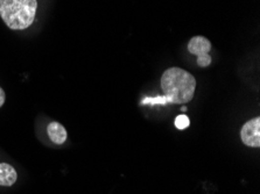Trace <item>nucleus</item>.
<instances>
[{
	"label": "nucleus",
	"instance_id": "1",
	"mask_svg": "<svg viewBox=\"0 0 260 194\" xmlns=\"http://www.w3.org/2000/svg\"><path fill=\"white\" fill-rule=\"evenodd\" d=\"M161 89L167 102L187 104L194 97L196 79L186 70L171 68L165 71L161 77Z\"/></svg>",
	"mask_w": 260,
	"mask_h": 194
},
{
	"label": "nucleus",
	"instance_id": "2",
	"mask_svg": "<svg viewBox=\"0 0 260 194\" xmlns=\"http://www.w3.org/2000/svg\"><path fill=\"white\" fill-rule=\"evenodd\" d=\"M37 9V0H0V17L13 30L28 28L34 22Z\"/></svg>",
	"mask_w": 260,
	"mask_h": 194
},
{
	"label": "nucleus",
	"instance_id": "3",
	"mask_svg": "<svg viewBox=\"0 0 260 194\" xmlns=\"http://www.w3.org/2000/svg\"><path fill=\"white\" fill-rule=\"evenodd\" d=\"M211 50V43L203 36L192 37L188 43V51L198 56V64L201 68H207L211 64V57L209 51Z\"/></svg>",
	"mask_w": 260,
	"mask_h": 194
},
{
	"label": "nucleus",
	"instance_id": "4",
	"mask_svg": "<svg viewBox=\"0 0 260 194\" xmlns=\"http://www.w3.org/2000/svg\"><path fill=\"white\" fill-rule=\"evenodd\" d=\"M260 119L254 118L252 120L247 121L245 125L242 127L240 130V138L242 142L251 148H259L260 146Z\"/></svg>",
	"mask_w": 260,
	"mask_h": 194
},
{
	"label": "nucleus",
	"instance_id": "5",
	"mask_svg": "<svg viewBox=\"0 0 260 194\" xmlns=\"http://www.w3.org/2000/svg\"><path fill=\"white\" fill-rule=\"evenodd\" d=\"M47 133H48L50 141L55 144H63L68 137L66 128L58 122H50L47 127Z\"/></svg>",
	"mask_w": 260,
	"mask_h": 194
},
{
	"label": "nucleus",
	"instance_id": "6",
	"mask_svg": "<svg viewBox=\"0 0 260 194\" xmlns=\"http://www.w3.org/2000/svg\"><path fill=\"white\" fill-rule=\"evenodd\" d=\"M17 171L7 163H0V186H12L17 181Z\"/></svg>",
	"mask_w": 260,
	"mask_h": 194
},
{
	"label": "nucleus",
	"instance_id": "7",
	"mask_svg": "<svg viewBox=\"0 0 260 194\" xmlns=\"http://www.w3.org/2000/svg\"><path fill=\"white\" fill-rule=\"evenodd\" d=\"M189 124H190V121H189L188 117L186 115H179L175 119V126L177 129H181V130L186 129L188 128Z\"/></svg>",
	"mask_w": 260,
	"mask_h": 194
},
{
	"label": "nucleus",
	"instance_id": "8",
	"mask_svg": "<svg viewBox=\"0 0 260 194\" xmlns=\"http://www.w3.org/2000/svg\"><path fill=\"white\" fill-rule=\"evenodd\" d=\"M5 92H4V90L0 88V107L4 105V102H5Z\"/></svg>",
	"mask_w": 260,
	"mask_h": 194
}]
</instances>
